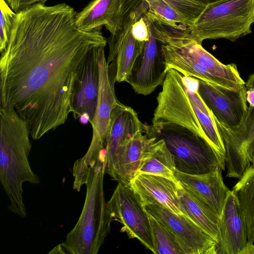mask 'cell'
I'll return each mask as SVG.
<instances>
[{"label":"cell","mask_w":254,"mask_h":254,"mask_svg":"<svg viewBox=\"0 0 254 254\" xmlns=\"http://www.w3.org/2000/svg\"><path fill=\"white\" fill-rule=\"evenodd\" d=\"M63 3L16 13L0 59V107L15 110L38 140L64 125L77 70L88 53L108 43L101 29L84 32Z\"/></svg>","instance_id":"1"},{"label":"cell","mask_w":254,"mask_h":254,"mask_svg":"<svg viewBox=\"0 0 254 254\" xmlns=\"http://www.w3.org/2000/svg\"><path fill=\"white\" fill-rule=\"evenodd\" d=\"M147 131L164 140L178 171L201 174L217 167L225 169V159L210 145L191 107L175 108L161 118L153 117Z\"/></svg>","instance_id":"2"},{"label":"cell","mask_w":254,"mask_h":254,"mask_svg":"<svg viewBox=\"0 0 254 254\" xmlns=\"http://www.w3.org/2000/svg\"><path fill=\"white\" fill-rule=\"evenodd\" d=\"M26 122L12 109L0 107V181L9 200L8 209L24 218L23 184L40 183L29 161L32 145Z\"/></svg>","instance_id":"3"},{"label":"cell","mask_w":254,"mask_h":254,"mask_svg":"<svg viewBox=\"0 0 254 254\" xmlns=\"http://www.w3.org/2000/svg\"><path fill=\"white\" fill-rule=\"evenodd\" d=\"M106 173L102 153L89 170L84 206L74 227L59 245L62 254H96L110 232L112 221L108 212L103 190Z\"/></svg>","instance_id":"4"},{"label":"cell","mask_w":254,"mask_h":254,"mask_svg":"<svg viewBox=\"0 0 254 254\" xmlns=\"http://www.w3.org/2000/svg\"><path fill=\"white\" fill-rule=\"evenodd\" d=\"M254 0H217L209 2L187 36L201 44L206 39L224 38L232 42L252 33Z\"/></svg>","instance_id":"5"},{"label":"cell","mask_w":254,"mask_h":254,"mask_svg":"<svg viewBox=\"0 0 254 254\" xmlns=\"http://www.w3.org/2000/svg\"><path fill=\"white\" fill-rule=\"evenodd\" d=\"M98 63L99 87L97 104L94 116L89 121L93 130L92 137L87 151L78 159L79 163L84 168H89L105 150L111 114L119 102L116 96L115 82L105 57L104 47L99 48Z\"/></svg>","instance_id":"6"},{"label":"cell","mask_w":254,"mask_h":254,"mask_svg":"<svg viewBox=\"0 0 254 254\" xmlns=\"http://www.w3.org/2000/svg\"><path fill=\"white\" fill-rule=\"evenodd\" d=\"M107 208L112 221L123 227L129 238L138 239L147 249L154 253L148 212L138 195L129 185L118 183Z\"/></svg>","instance_id":"7"},{"label":"cell","mask_w":254,"mask_h":254,"mask_svg":"<svg viewBox=\"0 0 254 254\" xmlns=\"http://www.w3.org/2000/svg\"><path fill=\"white\" fill-rule=\"evenodd\" d=\"M212 118L225 144L226 177L239 179L254 162V105L248 104L245 120L236 130L225 126L213 115Z\"/></svg>","instance_id":"8"},{"label":"cell","mask_w":254,"mask_h":254,"mask_svg":"<svg viewBox=\"0 0 254 254\" xmlns=\"http://www.w3.org/2000/svg\"><path fill=\"white\" fill-rule=\"evenodd\" d=\"M143 206L175 235L185 254H216V241L185 215L175 214L155 202Z\"/></svg>","instance_id":"9"},{"label":"cell","mask_w":254,"mask_h":254,"mask_svg":"<svg viewBox=\"0 0 254 254\" xmlns=\"http://www.w3.org/2000/svg\"><path fill=\"white\" fill-rule=\"evenodd\" d=\"M148 25L150 38L145 42L142 51L126 80L136 94L144 96L150 94L162 84L167 72L162 51V43L159 45L161 42L156 38Z\"/></svg>","instance_id":"10"},{"label":"cell","mask_w":254,"mask_h":254,"mask_svg":"<svg viewBox=\"0 0 254 254\" xmlns=\"http://www.w3.org/2000/svg\"><path fill=\"white\" fill-rule=\"evenodd\" d=\"M197 92L221 124L235 130L241 127L248 109L245 86L236 92L198 79Z\"/></svg>","instance_id":"11"},{"label":"cell","mask_w":254,"mask_h":254,"mask_svg":"<svg viewBox=\"0 0 254 254\" xmlns=\"http://www.w3.org/2000/svg\"><path fill=\"white\" fill-rule=\"evenodd\" d=\"M140 130L124 141L117 149L106 173L112 180L128 185L141 163L162 142L147 132Z\"/></svg>","instance_id":"12"},{"label":"cell","mask_w":254,"mask_h":254,"mask_svg":"<svg viewBox=\"0 0 254 254\" xmlns=\"http://www.w3.org/2000/svg\"><path fill=\"white\" fill-rule=\"evenodd\" d=\"M99 48L88 53L77 70L70 100L71 113L75 120L85 115L90 121L94 116L99 87Z\"/></svg>","instance_id":"13"},{"label":"cell","mask_w":254,"mask_h":254,"mask_svg":"<svg viewBox=\"0 0 254 254\" xmlns=\"http://www.w3.org/2000/svg\"><path fill=\"white\" fill-rule=\"evenodd\" d=\"M186 31L174 33L167 37V42L176 45L185 53L206 67L224 85L226 89L238 92L246 82L242 79L234 64L222 63L205 50L201 44L187 36Z\"/></svg>","instance_id":"14"},{"label":"cell","mask_w":254,"mask_h":254,"mask_svg":"<svg viewBox=\"0 0 254 254\" xmlns=\"http://www.w3.org/2000/svg\"><path fill=\"white\" fill-rule=\"evenodd\" d=\"M219 223L220 241L216 254H239L248 243V227L240 203L232 190L225 199Z\"/></svg>","instance_id":"15"},{"label":"cell","mask_w":254,"mask_h":254,"mask_svg":"<svg viewBox=\"0 0 254 254\" xmlns=\"http://www.w3.org/2000/svg\"><path fill=\"white\" fill-rule=\"evenodd\" d=\"M221 168L201 174H190L175 170L177 182L187 191L208 205L220 216L225 199L230 190L225 184Z\"/></svg>","instance_id":"16"},{"label":"cell","mask_w":254,"mask_h":254,"mask_svg":"<svg viewBox=\"0 0 254 254\" xmlns=\"http://www.w3.org/2000/svg\"><path fill=\"white\" fill-rule=\"evenodd\" d=\"M143 204L157 202L179 215H184L180 205L178 189L171 180L159 176L137 174L128 185Z\"/></svg>","instance_id":"17"},{"label":"cell","mask_w":254,"mask_h":254,"mask_svg":"<svg viewBox=\"0 0 254 254\" xmlns=\"http://www.w3.org/2000/svg\"><path fill=\"white\" fill-rule=\"evenodd\" d=\"M147 128L130 107L119 102L113 109L105 149L106 169L111 165L119 146L137 132Z\"/></svg>","instance_id":"18"},{"label":"cell","mask_w":254,"mask_h":254,"mask_svg":"<svg viewBox=\"0 0 254 254\" xmlns=\"http://www.w3.org/2000/svg\"><path fill=\"white\" fill-rule=\"evenodd\" d=\"M178 197L184 215L194 222L217 242L220 241L219 216L205 203L185 190L178 189Z\"/></svg>","instance_id":"19"},{"label":"cell","mask_w":254,"mask_h":254,"mask_svg":"<svg viewBox=\"0 0 254 254\" xmlns=\"http://www.w3.org/2000/svg\"><path fill=\"white\" fill-rule=\"evenodd\" d=\"M161 48L167 71L169 69L173 68L185 76L192 77L212 85L226 89L217 77L176 45L167 42L162 43Z\"/></svg>","instance_id":"20"},{"label":"cell","mask_w":254,"mask_h":254,"mask_svg":"<svg viewBox=\"0 0 254 254\" xmlns=\"http://www.w3.org/2000/svg\"><path fill=\"white\" fill-rule=\"evenodd\" d=\"M115 0H93L81 11L76 13L75 23L77 28L84 32L107 29L111 23Z\"/></svg>","instance_id":"21"},{"label":"cell","mask_w":254,"mask_h":254,"mask_svg":"<svg viewBox=\"0 0 254 254\" xmlns=\"http://www.w3.org/2000/svg\"><path fill=\"white\" fill-rule=\"evenodd\" d=\"M130 29L121 41L115 60L112 62L115 66L114 82L126 81L136 59L141 54L144 47L145 42L136 40L132 36Z\"/></svg>","instance_id":"22"},{"label":"cell","mask_w":254,"mask_h":254,"mask_svg":"<svg viewBox=\"0 0 254 254\" xmlns=\"http://www.w3.org/2000/svg\"><path fill=\"white\" fill-rule=\"evenodd\" d=\"M244 213L248 227V242L254 243V167L251 165L233 187Z\"/></svg>","instance_id":"23"},{"label":"cell","mask_w":254,"mask_h":254,"mask_svg":"<svg viewBox=\"0 0 254 254\" xmlns=\"http://www.w3.org/2000/svg\"><path fill=\"white\" fill-rule=\"evenodd\" d=\"M176 170L173 156L163 140L161 144L144 160L136 174L141 173L159 176L179 184L174 175Z\"/></svg>","instance_id":"24"},{"label":"cell","mask_w":254,"mask_h":254,"mask_svg":"<svg viewBox=\"0 0 254 254\" xmlns=\"http://www.w3.org/2000/svg\"><path fill=\"white\" fill-rule=\"evenodd\" d=\"M154 254H185L175 235L155 216L148 212Z\"/></svg>","instance_id":"25"},{"label":"cell","mask_w":254,"mask_h":254,"mask_svg":"<svg viewBox=\"0 0 254 254\" xmlns=\"http://www.w3.org/2000/svg\"><path fill=\"white\" fill-rule=\"evenodd\" d=\"M176 9L192 26L206 7L204 0H165Z\"/></svg>","instance_id":"26"},{"label":"cell","mask_w":254,"mask_h":254,"mask_svg":"<svg viewBox=\"0 0 254 254\" xmlns=\"http://www.w3.org/2000/svg\"><path fill=\"white\" fill-rule=\"evenodd\" d=\"M0 52L6 48L10 36L15 12L5 0H0Z\"/></svg>","instance_id":"27"},{"label":"cell","mask_w":254,"mask_h":254,"mask_svg":"<svg viewBox=\"0 0 254 254\" xmlns=\"http://www.w3.org/2000/svg\"><path fill=\"white\" fill-rule=\"evenodd\" d=\"M130 31L133 37L141 42L147 41L150 36V28L143 16L133 23Z\"/></svg>","instance_id":"28"},{"label":"cell","mask_w":254,"mask_h":254,"mask_svg":"<svg viewBox=\"0 0 254 254\" xmlns=\"http://www.w3.org/2000/svg\"><path fill=\"white\" fill-rule=\"evenodd\" d=\"M10 8L16 13L34 4H45L48 0H5Z\"/></svg>","instance_id":"29"},{"label":"cell","mask_w":254,"mask_h":254,"mask_svg":"<svg viewBox=\"0 0 254 254\" xmlns=\"http://www.w3.org/2000/svg\"><path fill=\"white\" fill-rule=\"evenodd\" d=\"M239 254H254V243L248 242Z\"/></svg>","instance_id":"30"},{"label":"cell","mask_w":254,"mask_h":254,"mask_svg":"<svg viewBox=\"0 0 254 254\" xmlns=\"http://www.w3.org/2000/svg\"><path fill=\"white\" fill-rule=\"evenodd\" d=\"M205 0L207 3H208V2L217 0Z\"/></svg>","instance_id":"31"},{"label":"cell","mask_w":254,"mask_h":254,"mask_svg":"<svg viewBox=\"0 0 254 254\" xmlns=\"http://www.w3.org/2000/svg\"><path fill=\"white\" fill-rule=\"evenodd\" d=\"M252 166L254 167V162L253 163V164H252Z\"/></svg>","instance_id":"32"}]
</instances>
